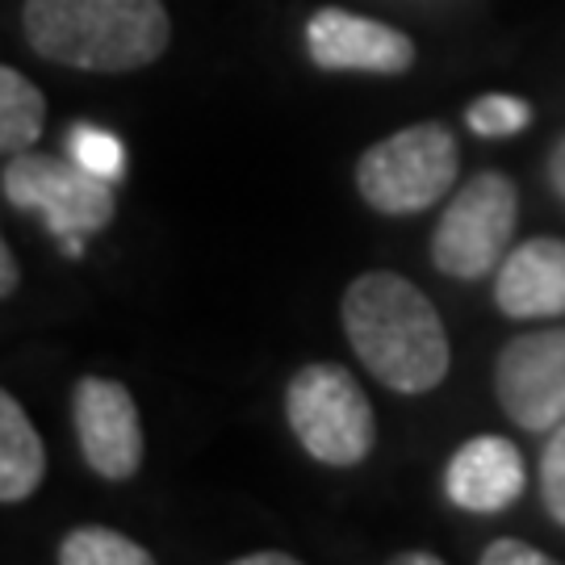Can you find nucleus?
<instances>
[{"mask_svg":"<svg viewBox=\"0 0 565 565\" xmlns=\"http://www.w3.org/2000/svg\"><path fill=\"white\" fill-rule=\"evenodd\" d=\"M343 331L352 352L382 385L427 394L448 377L452 348L427 294L398 273H364L343 294Z\"/></svg>","mask_w":565,"mask_h":565,"instance_id":"f257e3e1","label":"nucleus"},{"mask_svg":"<svg viewBox=\"0 0 565 565\" xmlns=\"http://www.w3.org/2000/svg\"><path fill=\"white\" fill-rule=\"evenodd\" d=\"M21 25L42 60L81 72H139L172 39L163 0H25Z\"/></svg>","mask_w":565,"mask_h":565,"instance_id":"f03ea898","label":"nucleus"},{"mask_svg":"<svg viewBox=\"0 0 565 565\" xmlns=\"http://www.w3.org/2000/svg\"><path fill=\"white\" fill-rule=\"evenodd\" d=\"M285 415L298 445L323 465L352 469L373 452L377 424L361 382L343 364H306L285 390Z\"/></svg>","mask_w":565,"mask_h":565,"instance_id":"7ed1b4c3","label":"nucleus"},{"mask_svg":"<svg viewBox=\"0 0 565 565\" xmlns=\"http://www.w3.org/2000/svg\"><path fill=\"white\" fill-rule=\"evenodd\" d=\"M457 139L440 121L406 126L373 142L356 163V189L377 214H419L457 184Z\"/></svg>","mask_w":565,"mask_h":565,"instance_id":"20e7f679","label":"nucleus"},{"mask_svg":"<svg viewBox=\"0 0 565 565\" xmlns=\"http://www.w3.org/2000/svg\"><path fill=\"white\" fill-rule=\"evenodd\" d=\"M520 218V189L503 172H478L457 189V198L436 223L431 260L445 277L478 281L503 264Z\"/></svg>","mask_w":565,"mask_h":565,"instance_id":"39448f33","label":"nucleus"},{"mask_svg":"<svg viewBox=\"0 0 565 565\" xmlns=\"http://www.w3.org/2000/svg\"><path fill=\"white\" fill-rule=\"evenodd\" d=\"M0 184L9 205H18L21 214H39L60 239H84L102 231L118 210L114 181H102L84 163L60 160V156L13 151Z\"/></svg>","mask_w":565,"mask_h":565,"instance_id":"423d86ee","label":"nucleus"},{"mask_svg":"<svg viewBox=\"0 0 565 565\" xmlns=\"http://www.w3.org/2000/svg\"><path fill=\"white\" fill-rule=\"evenodd\" d=\"M494 390L524 431H553L565 424V327L527 331L507 343L494 369Z\"/></svg>","mask_w":565,"mask_h":565,"instance_id":"0eeeda50","label":"nucleus"},{"mask_svg":"<svg viewBox=\"0 0 565 565\" xmlns=\"http://www.w3.org/2000/svg\"><path fill=\"white\" fill-rule=\"evenodd\" d=\"M76 440L88 469L105 482H126L142 465V424L130 390L109 377H84L72 398Z\"/></svg>","mask_w":565,"mask_h":565,"instance_id":"6e6552de","label":"nucleus"},{"mask_svg":"<svg viewBox=\"0 0 565 565\" xmlns=\"http://www.w3.org/2000/svg\"><path fill=\"white\" fill-rule=\"evenodd\" d=\"M310 60L323 72H369L403 76L415 63V42L385 21L361 18L348 9H319L306 25Z\"/></svg>","mask_w":565,"mask_h":565,"instance_id":"1a4fd4ad","label":"nucleus"},{"mask_svg":"<svg viewBox=\"0 0 565 565\" xmlns=\"http://www.w3.org/2000/svg\"><path fill=\"white\" fill-rule=\"evenodd\" d=\"M445 490L469 515L507 511L524 494V457L503 436H473L452 452Z\"/></svg>","mask_w":565,"mask_h":565,"instance_id":"9d476101","label":"nucleus"},{"mask_svg":"<svg viewBox=\"0 0 565 565\" xmlns=\"http://www.w3.org/2000/svg\"><path fill=\"white\" fill-rule=\"evenodd\" d=\"M494 302L507 319L565 315V239H527L511 247L494 277Z\"/></svg>","mask_w":565,"mask_h":565,"instance_id":"9b49d317","label":"nucleus"},{"mask_svg":"<svg viewBox=\"0 0 565 565\" xmlns=\"http://www.w3.org/2000/svg\"><path fill=\"white\" fill-rule=\"evenodd\" d=\"M46 478V448L21 403L0 390V503H25Z\"/></svg>","mask_w":565,"mask_h":565,"instance_id":"f8f14e48","label":"nucleus"},{"mask_svg":"<svg viewBox=\"0 0 565 565\" xmlns=\"http://www.w3.org/2000/svg\"><path fill=\"white\" fill-rule=\"evenodd\" d=\"M46 126V97L0 63V151H30Z\"/></svg>","mask_w":565,"mask_h":565,"instance_id":"ddd939ff","label":"nucleus"},{"mask_svg":"<svg viewBox=\"0 0 565 565\" xmlns=\"http://www.w3.org/2000/svg\"><path fill=\"white\" fill-rule=\"evenodd\" d=\"M60 562L63 565H151V553L139 541L114 532V527L88 524L63 536Z\"/></svg>","mask_w":565,"mask_h":565,"instance_id":"4468645a","label":"nucleus"},{"mask_svg":"<svg viewBox=\"0 0 565 565\" xmlns=\"http://www.w3.org/2000/svg\"><path fill=\"white\" fill-rule=\"evenodd\" d=\"M465 121L473 135L486 139H507V135H520L527 121H532V105L524 97H507V93H486L478 102L465 109Z\"/></svg>","mask_w":565,"mask_h":565,"instance_id":"2eb2a0df","label":"nucleus"},{"mask_svg":"<svg viewBox=\"0 0 565 565\" xmlns=\"http://www.w3.org/2000/svg\"><path fill=\"white\" fill-rule=\"evenodd\" d=\"M67 151H72V160L84 163L88 172H97L102 181H121V172H126V147L102 126H84V121L72 126Z\"/></svg>","mask_w":565,"mask_h":565,"instance_id":"dca6fc26","label":"nucleus"},{"mask_svg":"<svg viewBox=\"0 0 565 565\" xmlns=\"http://www.w3.org/2000/svg\"><path fill=\"white\" fill-rule=\"evenodd\" d=\"M541 499L548 515L565 527V424L553 427L545 452H541Z\"/></svg>","mask_w":565,"mask_h":565,"instance_id":"f3484780","label":"nucleus"},{"mask_svg":"<svg viewBox=\"0 0 565 565\" xmlns=\"http://www.w3.org/2000/svg\"><path fill=\"white\" fill-rule=\"evenodd\" d=\"M553 557L524 541H494L482 548V565H548Z\"/></svg>","mask_w":565,"mask_h":565,"instance_id":"a211bd4d","label":"nucleus"},{"mask_svg":"<svg viewBox=\"0 0 565 565\" xmlns=\"http://www.w3.org/2000/svg\"><path fill=\"white\" fill-rule=\"evenodd\" d=\"M21 273H18V260H13V252H9V243L0 235V298H9L13 289H18Z\"/></svg>","mask_w":565,"mask_h":565,"instance_id":"6ab92c4d","label":"nucleus"},{"mask_svg":"<svg viewBox=\"0 0 565 565\" xmlns=\"http://www.w3.org/2000/svg\"><path fill=\"white\" fill-rule=\"evenodd\" d=\"M548 181H553V189L565 198V139L553 147V156H548Z\"/></svg>","mask_w":565,"mask_h":565,"instance_id":"aec40b11","label":"nucleus"},{"mask_svg":"<svg viewBox=\"0 0 565 565\" xmlns=\"http://www.w3.org/2000/svg\"><path fill=\"white\" fill-rule=\"evenodd\" d=\"M298 557L294 553H247L239 557V565H294Z\"/></svg>","mask_w":565,"mask_h":565,"instance_id":"412c9836","label":"nucleus"},{"mask_svg":"<svg viewBox=\"0 0 565 565\" xmlns=\"http://www.w3.org/2000/svg\"><path fill=\"white\" fill-rule=\"evenodd\" d=\"M403 565H440V557L436 553H406V557H398Z\"/></svg>","mask_w":565,"mask_h":565,"instance_id":"4be33fe9","label":"nucleus"}]
</instances>
